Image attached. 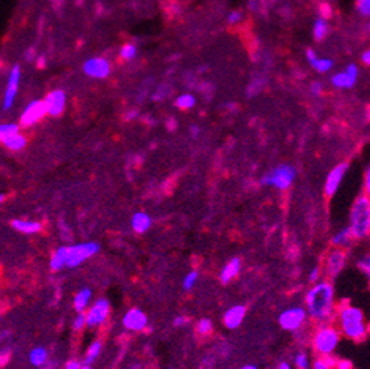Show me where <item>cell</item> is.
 Segmentation results:
<instances>
[{"mask_svg":"<svg viewBox=\"0 0 370 369\" xmlns=\"http://www.w3.org/2000/svg\"><path fill=\"white\" fill-rule=\"evenodd\" d=\"M306 312L315 321L325 322L334 312V288L330 282H316L306 295Z\"/></svg>","mask_w":370,"mask_h":369,"instance_id":"6da1fadb","label":"cell"},{"mask_svg":"<svg viewBox=\"0 0 370 369\" xmlns=\"http://www.w3.org/2000/svg\"><path fill=\"white\" fill-rule=\"evenodd\" d=\"M98 250H100V246L95 241L79 243L73 246H62L52 255L50 268L53 271H60L63 268H76L84 261L90 259L94 255H97Z\"/></svg>","mask_w":370,"mask_h":369,"instance_id":"7a4b0ae2","label":"cell"},{"mask_svg":"<svg viewBox=\"0 0 370 369\" xmlns=\"http://www.w3.org/2000/svg\"><path fill=\"white\" fill-rule=\"evenodd\" d=\"M339 324L344 336L354 341H364L367 336V324L361 309L344 306L339 314Z\"/></svg>","mask_w":370,"mask_h":369,"instance_id":"3957f363","label":"cell"},{"mask_svg":"<svg viewBox=\"0 0 370 369\" xmlns=\"http://www.w3.org/2000/svg\"><path fill=\"white\" fill-rule=\"evenodd\" d=\"M370 229V202L369 198L360 196L351 212V226L349 231L352 234V238L363 240L369 235Z\"/></svg>","mask_w":370,"mask_h":369,"instance_id":"277c9868","label":"cell"},{"mask_svg":"<svg viewBox=\"0 0 370 369\" xmlns=\"http://www.w3.org/2000/svg\"><path fill=\"white\" fill-rule=\"evenodd\" d=\"M340 342V332L333 325H322L313 338V346L319 354L330 356Z\"/></svg>","mask_w":370,"mask_h":369,"instance_id":"5b68a950","label":"cell"},{"mask_svg":"<svg viewBox=\"0 0 370 369\" xmlns=\"http://www.w3.org/2000/svg\"><path fill=\"white\" fill-rule=\"evenodd\" d=\"M295 169L289 164H282L279 167H275L269 175H266L262 178V184H271L280 190L288 188L295 180Z\"/></svg>","mask_w":370,"mask_h":369,"instance_id":"8992f818","label":"cell"},{"mask_svg":"<svg viewBox=\"0 0 370 369\" xmlns=\"http://www.w3.org/2000/svg\"><path fill=\"white\" fill-rule=\"evenodd\" d=\"M306 319H307L306 309L295 306V308H289V309L283 311L279 315V324L282 329H285L288 332H296L304 325Z\"/></svg>","mask_w":370,"mask_h":369,"instance_id":"52a82bcc","label":"cell"},{"mask_svg":"<svg viewBox=\"0 0 370 369\" xmlns=\"http://www.w3.org/2000/svg\"><path fill=\"white\" fill-rule=\"evenodd\" d=\"M110 315V303L106 298H98L89 311L84 314L86 316V325L89 327H101Z\"/></svg>","mask_w":370,"mask_h":369,"instance_id":"ba28073f","label":"cell"},{"mask_svg":"<svg viewBox=\"0 0 370 369\" xmlns=\"http://www.w3.org/2000/svg\"><path fill=\"white\" fill-rule=\"evenodd\" d=\"M20 77H21L20 65H14L9 73V77H8V84H6L5 98H3V110H9L14 104L15 95L18 91V84H20Z\"/></svg>","mask_w":370,"mask_h":369,"instance_id":"9c48e42d","label":"cell"},{"mask_svg":"<svg viewBox=\"0 0 370 369\" xmlns=\"http://www.w3.org/2000/svg\"><path fill=\"white\" fill-rule=\"evenodd\" d=\"M122 324H124L125 329H128L131 332H143L148 327L149 319H148V316L145 315L143 311H140L137 308H132L124 315Z\"/></svg>","mask_w":370,"mask_h":369,"instance_id":"30bf717a","label":"cell"},{"mask_svg":"<svg viewBox=\"0 0 370 369\" xmlns=\"http://www.w3.org/2000/svg\"><path fill=\"white\" fill-rule=\"evenodd\" d=\"M45 115H47V107L44 104V101H39V100L32 101L21 115V124L25 127H30L38 121H41Z\"/></svg>","mask_w":370,"mask_h":369,"instance_id":"8fae6325","label":"cell"},{"mask_svg":"<svg viewBox=\"0 0 370 369\" xmlns=\"http://www.w3.org/2000/svg\"><path fill=\"white\" fill-rule=\"evenodd\" d=\"M84 73L90 77H95V79H104L110 74V63L107 62L106 59H101V57H94V59H89L84 67H83Z\"/></svg>","mask_w":370,"mask_h":369,"instance_id":"7c38bea8","label":"cell"},{"mask_svg":"<svg viewBox=\"0 0 370 369\" xmlns=\"http://www.w3.org/2000/svg\"><path fill=\"white\" fill-rule=\"evenodd\" d=\"M44 104L47 107V113H50L52 116H59L63 112L65 104H66V95H65L63 91L56 89L45 97Z\"/></svg>","mask_w":370,"mask_h":369,"instance_id":"4fadbf2b","label":"cell"},{"mask_svg":"<svg viewBox=\"0 0 370 369\" xmlns=\"http://www.w3.org/2000/svg\"><path fill=\"white\" fill-rule=\"evenodd\" d=\"M346 170H348V163H342V164H339L337 167H334V169L330 172V175H328V178H327V183H325V193H327V196H333V194L337 191V188H339V185H340L342 180H343Z\"/></svg>","mask_w":370,"mask_h":369,"instance_id":"5bb4252c","label":"cell"},{"mask_svg":"<svg viewBox=\"0 0 370 369\" xmlns=\"http://www.w3.org/2000/svg\"><path fill=\"white\" fill-rule=\"evenodd\" d=\"M344 264H346V255L342 250H333L328 256H327V263H325V271L330 277H336L342 270H343Z\"/></svg>","mask_w":370,"mask_h":369,"instance_id":"9a60e30c","label":"cell"},{"mask_svg":"<svg viewBox=\"0 0 370 369\" xmlns=\"http://www.w3.org/2000/svg\"><path fill=\"white\" fill-rule=\"evenodd\" d=\"M245 314H247V309H245V306H242V305H235V306H232V308H229L227 311H226V314L223 316V321H224V325L227 327V329H237L239 327L241 324H242V321H244V318H245Z\"/></svg>","mask_w":370,"mask_h":369,"instance_id":"2e32d148","label":"cell"},{"mask_svg":"<svg viewBox=\"0 0 370 369\" xmlns=\"http://www.w3.org/2000/svg\"><path fill=\"white\" fill-rule=\"evenodd\" d=\"M357 76H358V68L355 65H349L344 73L336 74L331 81L336 88H352L357 81Z\"/></svg>","mask_w":370,"mask_h":369,"instance_id":"e0dca14e","label":"cell"},{"mask_svg":"<svg viewBox=\"0 0 370 369\" xmlns=\"http://www.w3.org/2000/svg\"><path fill=\"white\" fill-rule=\"evenodd\" d=\"M239 271H241V261H239L238 258L230 259L229 263L221 268V273H220V282L224 284V285L229 284V282H232V280L238 276Z\"/></svg>","mask_w":370,"mask_h":369,"instance_id":"ac0fdd59","label":"cell"},{"mask_svg":"<svg viewBox=\"0 0 370 369\" xmlns=\"http://www.w3.org/2000/svg\"><path fill=\"white\" fill-rule=\"evenodd\" d=\"M90 301H92V291L89 290V288H81V290L74 295L73 305H74V309H76L77 312H84V311L89 308Z\"/></svg>","mask_w":370,"mask_h":369,"instance_id":"d6986e66","label":"cell"},{"mask_svg":"<svg viewBox=\"0 0 370 369\" xmlns=\"http://www.w3.org/2000/svg\"><path fill=\"white\" fill-rule=\"evenodd\" d=\"M29 360L33 366L41 368L44 365H47L49 362V351L44 346H35L30 353H29Z\"/></svg>","mask_w":370,"mask_h":369,"instance_id":"ffe728a7","label":"cell"},{"mask_svg":"<svg viewBox=\"0 0 370 369\" xmlns=\"http://www.w3.org/2000/svg\"><path fill=\"white\" fill-rule=\"evenodd\" d=\"M131 225H132V229H134L135 232L143 234V232H146V231L151 228L152 220H151V217H149L146 212H137V214L132 215Z\"/></svg>","mask_w":370,"mask_h":369,"instance_id":"44dd1931","label":"cell"},{"mask_svg":"<svg viewBox=\"0 0 370 369\" xmlns=\"http://www.w3.org/2000/svg\"><path fill=\"white\" fill-rule=\"evenodd\" d=\"M12 228L17 229L18 232L23 234H36L41 231V223L39 222H33V220H21L17 219L12 222Z\"/></svg>","mask_w":370,"mask_h":369,"instance_id":"7402d4cb","label":"cell"},{"mask_svg":"<svg viewBox=\"0 0 370 369\" xmlns=\"http://www.w3.org/2000/svg\"><path fill=\"white\" fill-rule=\"evenodd\" d=\"M2 143L8 149H11V151H20V149H23L26 146V139H25V136H21L20 133L17 132L14 133V134H11V136H8V137H5L2 140Z\"/></svg>","mask_w":370,"mask_h":369,"instance_id":"603a6c76","label":"cell"},{"mask_svg":"<svg viewBox=\"0 0 370 369\" xmlns=\"http://www.w3.org/2000/svg\"><path fill=\"white\" fill-rule=\"evenodd\" d=\"M101 350H103L101 341H95V342L90 343L87 351H86V356H84V365H90L92 362H95L98 359V356L101 354Z\"/></svg>","mask_w":370,"mask_h":369,"instance_id":"cb8c5ba5","label":"cell"},{"mask_svg":"<svg viewBox=\"0 0 370 369\" xmlns=\"http://www.w3.org/2000/svg\"><path fill=\"white\" fill-rule=\"evenodd\" d=\"M352 240V234L349 231V228H344L343 231H340L339 234H336L334 238H333V244L337 246V247H343V246H348Z\"/></svg>","mask_w":370,"mask_h":369,"instance_id":"d4e9b609","label":"cell"},{"mask_svg":"<svg viewBox=\"0 0 370 369\" xmlns=\"http://www.w3.org/2000/svg\"><path fill=\"white\" fill-rule=\"evenodd\" d=\"M196 332H197L199 335H210L212 332L211 319H208V318L200 319V321L197 322V325H196Z\"/></svg>","mask_w":370,"mask_h":369,"instance_id":"484cf974","label":"cell"},{"mask_svg":"<svg viewBox=\"0 0 370 369\" xmlns=\"http://www.w3.org/2000/svg\"><path fill=\"white\" fill-rule=\"evenodd\" d=\"M196 104V100H194V97L193 95H188V94H185V95H181L178 100H176V105L179 107V108H191L193 105Z\"/></svg>","mask_w":370,"mask_h":369,"instance_id":"4316f807","label":"cell"},{"mask_svg":"<svg viewBox=\"0 0 370 369\" xmlns=\"http://www.w3.org/2000/svg\"><path fill=\"white\" fill-rule=\"evenodd\" d=\"M17 132H18V125L17 124H2L0 125V142L5 137H8V136H11V134H14V133Z\"/></svg>","mask_w":370,"mask_h":369,"instance_id":"83f0119b","label":"cell"},{"mask_svg":"<svg viewBox=\"0 0 370 369\" xmlns=\"http://www.w3.org/2000/svg\"><path fill=\"white\" fill-rule=\"evenodd\" d=\"M295 366L298 369H310V360L306 353H299L295 357Z\"/></svg>","mask_w":370,"mask_h":369,"instance_id":"f1b7e54d","label":"cell"},{"mask_svg":"<svg viewBox=\"0 0 370 369\" xmlns=\"http://www.w3.org/2000/svg\"><path fill=\"white\" fill-rule=\"evenodd\" d=\"M327 30H328L327 29V23L323 20H317L316 23H315V38H316L317 41H322L325 38Z\"/></svg>","mask_w":370,"mask_h":369,"instance_id":"f546056e","label":"cell"},{"mask_svg":"<svg viewBox=\"0 0 370 369\" xmlns=\"http://www.w3.org/2000/svg\"><path fill=\"white\" fill-rule=\"evenodd\" d=\"M197 279H199V273L197 271H190L184 277V280H182V285H184L185 290H191L194 287V284L197 282Z\"/></svg>","mask_w":370,"mask_h":369,"instance_id":"4dcf8cb0","label":"cell"},{"mask_svg":"<svg viewBox=\"0 0 370 369\" xmlns=\"http://www.w3.org/2000/svg\"><path fill=\"white\" fill-rule=\"evenodd\" d=\"M312 65L316 68L319 73H325V71H328V70L331 68L333 63H331V60H328V59H319V57H317Z\"/></svg>","mask_w":370,"mask_h":369,"instance_id":"1f68e13d","label":"cell"},{"mask_svg":"<svg viewBox=\"0 0 370 369\" xmlns=\"http://www.w3.org/2000/svg\"><path fill=\"white\" fill-rule=\"evenodd\" d=\"M135 54H137V49L132 46V44H125L124 47H122V57L125 59V60H131L135 57Z\"/></svg>","mask_w":370,"mask_h":369,"instance_id":"d6a6232c","label":"cell"},{"mask_svg":"<svg viewBox=\"0 0 370 369\" xmlns=\"http://www.w3.org/2000/svg\"><path fill=\"white\" fill-rule=\"evenodd\" d=\"M86 327V316H84V312H79V315L74 318L73 321V329L74 330H83Z\"/></svg>","mask_w":370,"mask_h":369,"instance_id":"836d02e7","label":"cell"},{"mask_svg":"<svg viewBox=\"0 0 370 369\" xmlns=\"http://www.w3.org/2000/svg\"><path fill=\"white\" fill-rule=\"evenodd\" d=\"M357 8H358V11L361 12V15L367 17L370 14V0H358Z\"/></svg>","mask_w":370,"mask_h":369,"instance_id":"e575fe53","label":"cell"},{"mask_svg":"<svg viewBox=\"0 0 370 369\" xmlns=\"http://www.w3.org/2000/svg\"><path fill=\"white\" fill-rule=\"evenodd\" d=\"M358 267H360V270L367 276L370 273V263H369V256H366V258H363V259H360V263H358Z\"/></svg>","mask_w":370,"mask_h":369,"instance_id":"d590c367","label":"cell"},{"mask_svg":"<svg viewBox=\"0 0 370 369\" xmlns=\"http://www.w3.org/2000/svg\"><path fill=\"white\" fill-rule=\"evenodd\" d=\"M319 277H320V268L315 267V268L310 271V274H309V282H310V284H316V282H319Z\"/></svg>","mask_w":370,"mask_h":369,"instance_id":"8d00e7d4","label":"cell"},{"mask_svg":"<svg viewBox=\"0 0 370 369\" xmlns=\"http://www.w3.org/2000/svg\"><path fill=\"white\" fill-rule=\"evenodd\" d=\"M334 369H352V363L349 360H337Z\"/></svg>","mask_w":370,"mask_h":369,"instance_id":"74e56055","label":"cell"},{"mask_svg":"<svg viewBox=\"0 0 370 369\" xmlns=\"http://www.w3.org/2000/svg\"><path fill=\"white\" fill-rule=\"evenodd\" d=\"M80 366H81V363L76 359H71L65 363V369H80Z\"/></svg>","mask_w":370,"mask_h":369,"instance_id":"f35d334b","label":"cell"},{"mask_svg":"<svg viewBox=\"0 0 370 369\" xmlns=\"http://www.w3.org/2000/svg\"><path fill=\"white\" fill-rule=\"evenodd\" d=\"M187 316L184 315H178L175 319H173V325H176V327H182V325H185L187 324Z\"/></svg>","mask_w":370,"mask_h":369,"instance_id":"ab89813d","label":"cell"},{"mask_svg":"<svg viewBox=\"0 0 370 369\" xmlns=\"http://www.w3.org/2000/svg\"><path fill=\"white\" fill-rule=\"evenodd\" d=\"M9 357H11L9 351H6V350L0 351V366H3V365L9 360Z\"/></svg>","mask_w":370,"mask_h":369,"instance_id":"60d3db41","label":"cell"},{"mask_svg":"<svg viewBox=\"0 0 370 369\" xmlns=\"http://www.w3.org/2000/svg\"><path fill=\"white\" fill-rule=\"evenodd\" d=\"M313 369H330V368H328V365L325 363L323 359H317L316 362L313 363Z\"/></svg>","mask_w":370,"mask_h":369,"instance_id":"b9f144b4","label":"cell"},{"mask_svg":"<svg viewBox=\"0 0 370 369\" xmlns=\"http://www.w3.org/2000/svg\"><path fill=\"white\" fill-rule=\"evenodd\" d=\"M307 59L310 60V63H313V62L317 59L316 53L313 52V50H307Z\"/></svg>","mask_w":370,"mask_h":369,"instance_id":"7bdbcfd3","label":"cell"},{"mask_svg":"<svg viewBox=\"0 0 370 369\" xmlns=\"http://www.w3.org/2000/svg\"><path fill=\"white\" fill-rule=\"evenodd\" d=\"M239 18H241V14H239V12H232L229 20H230V23H237Z\"/></svg>","mask_w":370,"mask_h":369,"instance_id":"ee69618b","label":"cell"},{"mask_svg":"<svg viewBox=\"0 0 370 369\" xmlns=\"http://www.w3.org/2000/svg\"><path fill=\"white\" fill-rule=\"evenodd\" d=\"M277 369H292V366L288 363V362H282L280 365H279V368Z\"/></svg>","mask_w":370,"mask_h":369,"instance_id":"f6af8a7d","label":"cell"},{"mask_svg":"<svg viewBox=\"0 0 370 369\" xmlns=\"http://www.w3.org/2000/svg\"><path fill=\"white\" fill-rule=\"evenodd\" d=\"M363 62L364 63H369L370 62V52H366L363 54Z\"/></svg>","mask_w":370,"mask_h":369,"instance_id":"bcb514c9","label":"cell"},{"mask_svg":"<svg viewBox=\"0 0 370 369\" xmlns=\"http://www.w3.org/2000/svg\"><path fill=\"white\" fill-rule=\"evenodd\" d=\"M312 88H313L312 91H313L315 94H317V92L320 91V84H319V83H313V86H312Z\"/></svg>","mask_w":370,"mask_h":369,"instance_id":"7dc6e473","label":"cell"},{"mask_svg":"<svg viewBox=\"0 0 370 369\" xmlns=\"http://www.w3.org/2000/svg\"><path fill=\"white\" fill-rule=\"evenodd\" d=\"M241 369H258L255 365H245V366H242Z\"/></svg>","mask_w":370,"mask_h":369,"instance_id":"c3c4849f","label":"cell"},{"mask_svg":"<svg viewBox=\"0 0 370 369\" xmlns=\"http://www.w3.org/2000/svg\"><path fill=\"white\" fill-rule=\"evenodd\" d=\"M80 369H90V366H89V365H81Z\"/></svg>","mask_w":370,"mask_h":369,"instance_id":"681fc988","label":"cell"},{"mask_svg":"<svg viewBox=\"0 0 370 369\" xmlns=\"http://www.w3.org/2000/svg\"><path fill=\"white\" fill-rule=\"evenodd\" d=\"M41 369H50V368H47V366L44 365V366H41Z\"/></svg>","mask_w":370,"mask_h":369,"instance_id":"f907efd6","label":"cell"},{"mask_svg":"<svg viewBox=\"0 0 370 369\" xmlns=\"http://www.w3.org/2000/svg\"><path fill=\"white\" fill-rule=\"evenodd\" d=\"M3 201V194H0V202Z\"/></svg>","mask_w":370,"mask_h":369,"instance_id":"816d5d0a","label":"cell"},{"mask_svg":"<svg viewBox=\"0 0 370 369\" xmlns=\"http://www.w3.org/2000/svg\"><path fill=\"white\" fill-rule=\"evenodd\" d=\"M131 369H137V368H135V366H134V368H131Z\"/></svg>","mask_w":370,"mask_h":369,"instance_id":"f5cc1de1","label":"cell"}]
</instances>
